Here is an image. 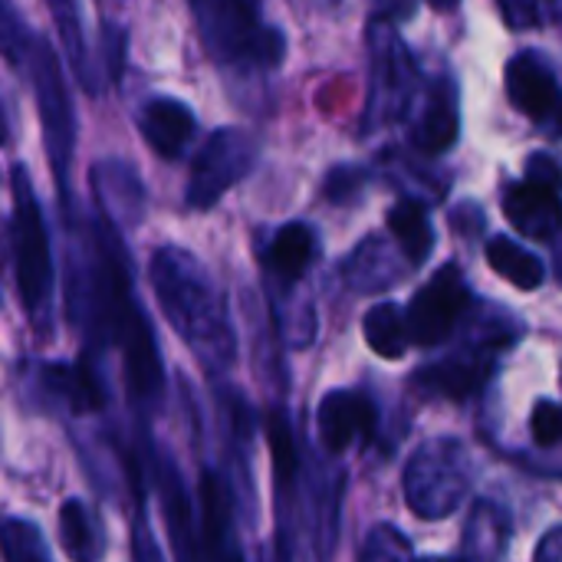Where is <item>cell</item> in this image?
Listing matches in <instances>:
<instances>
[{"label":"cell","mask_w":562,"mask_h":562,"mask_svg":"<svg viewBox=\"0 0 562 562\" xmlns=\"http://www.w3.org/2000/svg\"><path fill=\"white\" fill-rule=\"evenodd\" d=\"M148 277L168 326L184 339L201 369L207 375L227 372L237 359V336L227 296L211 270L191 250L165 244L155 250Z\"/></svg>","instance_id":"obj_1"},{"label":"cell","mask_w":562,"mask_h":562,"mask_svg":"<svg viewBox=\"0 0 562 562\" xmlns=\"http://www.w3.org/2000/svg\"><path fill=\"white\" fill-rule=\"evenodd\" d=\"M10 254H13V277L20 303L30 316V323L43 333L46 316L53 306V250H49V231L43 221L40 198L33 191L26 165L10 168Z\"/></svg>","instance_id":"obj_2"},{"label":"cell","mask_w":562,"mask_h":562,"mask_svg":"<svg viewBox=\"0 0 562 562\" xmlns=\"http://www.w3.org/2000/svg\"><path fill=\"white\" fill-rule=\"evenodd\" d=\"M191 13L214 63L240 69H273L283 63L286 36L273 23H267L254 3L194 0Z\"/></svg>","instance_id":"obj_3"},{"label":"cell","mask_w":562,"mask_h":562,"mask_svg":"<svg viewBox=\"0 0 562 562\" xmlns=\"http://www.w3.org/2000/svg\"><path fill=\"white\" fill-rule=\"evenodd\" d=\"M474 487V458L461 438H431L405 464V504L422 520L451 517Z\"/></svg>","instance_id":"obj_4"},{"label":"cell","mask_w":562,"mask_h":562,"mask_svg":"<svg viewBox=\"0 0 562 562\" xmlns=\"http://www.w3.org/2000/svg\"><path fill=\"white\" fill-rule=\"evenodd\" d=\"M369 46H372V89L362 115V132H375L395 122L412 102V95L418 92V63L405 46V40L398 36L389 10L369 23Z\"/></svg>","instance_id":"obj_5"},{"label":"cell","mask_w":562,"mask_h":562,"mask_svg":"<svg viewBox=\"0 0 562 562\" xmlns=\"http://www.w3.org/2000/svg\"><path fill=\"white\" fill-rule=\"evenodd\" d=\"M23 63L30 66V79H33V92H36L43 145H46L49 165L56 171L59 191L66 194V168H69L72 148H76V112H72V102H69V92L63 82V69H59L53 46L43 36L30 40Z\"/></svg>","instance_id":"obj_6"},{"label":"cell","mask_w":562,"mask_h":562,"mask_svg":"<svg viewBox=\"0 0 562 562\" xmlns=\"http://www.w3.org/2000/svg\"><path fill=\"white\" fill-rule=\"evenodd\" d=\"M260 158V142L234 125L211 132L201 151L191 161L184 204L191 211H211L237 181H244Z\"/></svg>","instance_id":"obj_7"},{"label":"cell","mask_w":562,"mask_h":562,"mask_svg":"<svg viewBox=\"0 0 562 562\" xmlns=\"http://www.w3.org/2000/svg\"><path fill=\"white\" fill-rule=\"evenodd\" d=\"M517 336H471L458 352L425 366L412 385H418L425 395L435 398H448V402H468L477 398L484 392V385L494 375V362H497V349L514 346Z\"/></svg>","instance_id":"obj_8"},{"label":"cell","mask_w":562,"mask_h":562,"mask_svg":"<svg viewBox=\"0 0 562 562\" xmlns=\"http://www.w3.org/2000/svg\"><path fill=\"white\" fill-rule=\"evenodd\" d=\"M471 310V286L458 263H445L408 303V329L415 346H441Z\"/></svg>","instance_id":"obj_9"},{"label":"cell","mask_w":562,"mask_h":562,"mask_svg":"<svg viewBox=\"0 0 562 562\" xmlns=\"http://www.w3.org/2000/svg\"><path fill=\"white\" fill-rule=\"evenodd\" d=\"M112 346L122 352V372H125L128 398L142 412H151L155 405H161V392H165L161 356H158V346H155L151 323L145 319L138 303L122 316Z\"/></svg>","instance_id":"obj_10"},{"label":"cell","mask_w":562,"mask_h":562,"mask_svg":"<svg viewBox=\"0 0 562 562\" xmlns=\"http://www.w3.org/2000/svg\"><path fill=\"white\" fill-rule=\"evenodd\" d=\"M510 105L547 132L562 135V86L550 63L537 49H520L504 66Z\"/></svg>","instance_id":"obj_11"},{"label":"cell","mask_w":562,"mask_h":562,"mask_svg":"<svg viewBox=\"0 0 562 562\" xmlns=\"http://www.w3.org/2000/svg\"><path fill=\"white\" fill-rule=\"evenodd\" d=\"M458 135H461V92L451 76H438L422 92L418 112L412 119V145L425 158H438L458 145Z\"/></svg>","instance_id":"obj_12"},{"label":"cell","mask_w":562,"mask_h":562,"mask_svg":"<svg viewBox=\"0 0 562 562\" xmlns=\"http://www.w3.org/2000/svg\"><path fill=\"white\" fill-rule=\"evenodd\" d=\"M379 425V412L375 402L349 392V389H333L323 395L319 408H316V431H319V445L329 454H342L359 441H372Z\"/></svg>","instance_id":"obj_13"},{"label":"cell","mask_w":562,"mask_h":562,"mask_svg":"<svg viewBox=\"0 0 562 562\" xmlns=\"http://www.w3.org/2000/svg\"><path fill=\"white\" fill-rule=\"evenodd\" d=\"M89 184L99 211L105 214V224L112 227H132L142 221L145 211V188L135 171V165L122 158H105L89 168Z\"/></svg>","instance_id":"obj_14"},{"label":"cell","mask_w":562,"mask_h":562,"mask_svg":"<svg viewBox=\"0 0 562 562\" xmlns=\"http://www.w3.org/2000/svg\"><path fill=\"white\" fill-rule=\"evenodd\" d=\"M135 122H138V132H142L145 145L158 158H165V161L181 158L184 148L194 138V132H198V119H194L191 105L181 102V99H175V95H155V99H148L138 109Z\"/></svg>","instance_id":"obj_15"},{"label":"cell","mask_w":562,"mask_h":562,"mask_svg":"<svg viewBox=\"0 0 562 562\" xmlns=\"http://www.w3.org/2000/svg\"><path fill=\"white\" fill-rule=\"evenodd\" d=\"M405 267H412L405 260V254L398 250V244L392 237L382 234H369L366 240H359L352 247V254L342 260V280L356 290V293H382L389 290L395 280H402Z\"/></svg>","instance_id":"obj_16"},{"label":"cell","mask_w":562,"mask_h":562,"mask_svg":"<svg viewBox=\"0 0 562 562\" xmlns=\"http://www.w3.org/2000/svg\"><path fill=\"white\" fill-rule=\"evenodd\" d=\"M504 214L530 240H557L562 231V194L530 181L504 188Z\"/></svg>","instance_id":"obj_17"},{"label":"cell","mask_w":562,"mask_h":562,"mask_svg":"<svg viewBox=\"0 0 562 562\" xmlns=\"http://www.w3.org/2000/svg\"><path fill=\"white\" fill-rule=\"evenodd\" d=\"M198 494H201V527H204L207 562H244L240 543L234 537V501L224 477L204 471Z\"/></svg>","instance_id":"obj_18"},{"label":"cell","mask_w":562,"mask_h":562,"mask_svg":"<svg viewBox=\"0 0 562 562\" xmlns=\"http://www.w3.org/2000/svg\"><path fill=\"white\" fill-rule=\"evenodd\" d=\"M43 392L72 415H95L105 408V389L89 359L79 362H46L40 366Z\"/></svg>","instance_id":"obj_19"},{"label":"cell","mask_w":562,"mask_h":562,"mask_svg":"<svg viewBox=\"0 0 562 562\" xmlns=\"http://www.w3.org/2000/svg\"><path fill=\"white\" fill-rule=\"evenodd\" d=\"M313 257H316V231L306 221H290L270 237L263 250V270L277 286H296L306 277Z\"/></svg>","instance_id":"obj_20"},{"label":"cell","mask_w":562,"mask_h":562,"mask_svg":"<svg viewBox=\"0 0 562 562\" xmlns=\"http://www.w3.org/2000/svg\"><path fill=\"white\" fill-rule=\"evenodd\" d=\"M507 543H510L507 510L497 507L494 501H477L461 533L464 562H504Z\"/></svg>","instance_id":"obj_21"},{"label":"cell","mask_w":562,"mask_h":562,"mask_svg":"<svg viewBox=\"0 0 562 562\" xmlns=\"http://www.w3.org/2000/svg\"><path fill=\"white\" fill-rule=\"evenodd\" d=\"M161 501H165V524H168V540L175 547V562H204L198 530L191 520V504L171 458H161Z\"/></svg>","instance_id":"obj_22"},{"label":"cell","mask_w":562,"mask_h":562,"mask_svg":"<svg viewBox=\"0 0 562 562\" xmlns=\"http://www.w3.org/2000/svg\"><path fill=\"white\" fill-rule=\"evenodd\" d=\"M56 537L69 562H102L105 557V530L95 510L82 501H66L56 517Z\"/></svg>","instance_id":"obj_23"},{"label":"cell","mask_w":562,"mask_h":562,"mask_svg":"<svg viewBox=\"0 0 562 562\" xmlns=\"http://www.w3.org/2000/svg\"><path fill=\"white\" fill-rule=\"evenodd\" d=\"M389 231H392V240L398 244V250L405 254V260L412 267H422L431 250H435V227H431V217H428V207L415 198H402L389 207V217H385Z\"/></svg>","instance_id":"obj_24"},{"label":"cell","mask_w":562,"mask_h":562,"mask_svg":"<svg viewBox=\"0 0 562 562\" xmlns=\"http://www.w3.org/2000/svg\"><path fill=\"white\" fill-rule=\"evenodd\" d=\"M487 263L497 277H504L507 283H514L517 290H540L543 280H547V263L527 250L524 244H517L514 237H491L487 247Z\"/></svg>","instance_id":"obj_25"},{"label":"cell","mask_w":562,"mask_h":562,"mask_svg":"<svg viewBox=\"0 0 562 562\" xmlns=\"http://www.w3.org/2000/svg\"><path fill=\"white\" fill-rule=\"evenodd\" d=\"M362 336L369 349L382 359H402L415 346L408 329V310H402L398 303L372 306L362 319Z\"/></svg>","instance_id":"obj_26"},{"label":"cell","mask_w":562,"mask_h":562,"mask_svg":"<svg viewBox=\"0 0 562 562\" xmlns=\"http://www.w3.org/2000/svg\"><path fill=\"white\" fill-rule=\"evenodd\" d=\"M53 20L59 26V40H63V49L72 63V72L79 76L82 89L89 95H99V69H95V56L89 53V43H86V33H82V10L76 3H53Z\"/></svg>","instance_id":"obj_27"},{"label":"cell","mask_w":562,"mask_h":562,"mask_svg":"<svg viewBox=\"0 0 562 562\" xmlns=\"http://www.w3.org/2000/svg\"><path fill=\"white\" fill-rule=\"evenodd\" d=\"M267 445H270V458H273V477H277V491L280 497L286 494V484L293 487L296 481V445H293V428L290 418L280 408L267 412Z\"/></svg>","instance_id":"obj_28"},{"label":"cell","mask_w":562,"mask_h":562,"mask_svg":"<svg viewBox=\"0 0 562 562\" xmlns=\"http://www.w3.org/2000/svg\"><path fill=\"white\" fill-rule=\"evenodd\" d=\"M0 547H3V562H53L46 537L40 533L33 520H23V517L3 520Z\"/></svg>","instance_id":"obj_29"},{"label":"cell","mask_w":562,"mask_h":562,"mask_svg":"<svg viewBox=\"0 0 562 562\" xmlns=\"http://www.w3.org/2000/svg\"><path fill=\"white\" fill-rule=\"evenodd\" d=\"M359 562H415V550L408 543V537L389 524H379L366 543H362V553Z\"/></svg>","instance_id":"obj_30"},{"label":"cell","mask_w":562,"mask_h":562,"mask_svg":"<svg viewBox=\"0 0 562 562\" xmlns=\"http://www.w3.org/2000/svg\"><path fill=\"white\" fill-rule=\"evenodd\" d=\"M530 435L540 448L562 445V405L553 398H540L530 412Z\"/></svg>","instance_id":"obj_31"},{"label":"cell","mask_w":562,"mask_h":562,"mask_svg":"<svg viewBox=\"0 0 562 562\" xmlns=\"http://www.w3.org/2000/svg\"><path fill=\"white\" fill-rule=\"evenodd\" d=\"M524 181L540 184V188H547V191L562 194V161L557 155H550V151H533V155L527 158Z\"/></svg>","instance_id":"obj_32"},{"label":"cell","mask_w":562,"mask_h":562,"mask_svg":"<svg viewBox=\"0 0 562 562\" xmlns=\"http://www.w3.org/2000/svg\"><path fill=\"white\" fill-rule=\"evenodd\" d=\"M366 168H356V165H342V168H333L329 178H326V198L329 201H349L356 198V191L366 184Z\"/></svg>","instance_id":"obj_33"},{"label":"cell","mask_w":562,"mask_h":562,"mask_svg":"<svg viewBox=\"0 0 562 562\" xmlns=\"http://www.w3.org/2000/svg\"><path fill=\"white\" fill-rule=\"evenodd\" d=\"M501 13H504V20H507V26L510 30H533V26H540V16H543V7L540 3H514V0H504L501 3Z\"/></svg>","instance_id":"obj_34"},{"label":"cell","mask_w":562,"mask_h":562,"mask_svg":"<svg viewBox=\"0 0 562 562\" xmlns=\"http://www.w3.org/2000/svg\"><path fill=\"white\" fill-rule=\"evenodd\" d=\"M102 46L109 49V53H105V59H109V76H112V82H119L125 33H122V30H115V23H102Z\"/></svg>","instance_id":"obj_35"},{"label":"cell","mask_w":562,"mask_h":562,"mask_svg":"<svg viewBox=\"0 0 562 562\" xmlns=\"http://www.w3.org/2000/svg\"><path fill=\"white\" fill-rule=\"evenodd\" d=\"M533 562H562V527H553L540 543Z\"/></svg>","instance_id":"obj_36"},{"label":"cell","mask_w":562,"mask_h":562,"mask_svg":"<svg viewBox=\"0 0 562 562\" xmlns=\"http://www.w3.org/2000/svg\"><path fill=\"white\" fill-rule=\"evenodd\" d=\"M553 270H557V280L562 283V231L560 237H557V260H553Z\"/></svg>","instance_id":"obj_37"},{"label":"cell","mask_w":562,"mask_h":562,"mask_svg":"<svg viewBox=\"0 0 562 562\" xmlns=\"http://www.w3.org/2000/svg\"><path fill=\"white\" fill-rule=\"evenodd\" d=\"M425 562H458V560H445V557H435V560H425Z\"/></svg>","instance_id":"obj_38"},{"label":"cell","mask_w":562,"mask_h":562,"mask_svg":"<svg viewBox=\"0 0 562 562\" xmlns=\"http://www.w3.org/2000/svg\"><path fill=\"white\" fill-rule=\"evenodd\" d=\"M277 562H283V553H280V560H277Z\"/></svg>","instance_id":"obj_39"}]
</instances>
